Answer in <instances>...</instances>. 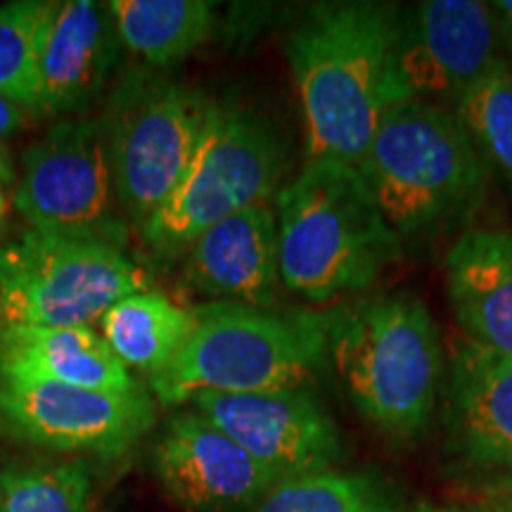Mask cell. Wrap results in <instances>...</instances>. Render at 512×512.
Segmentation results:
<instances>
[{
	"label": "cell",
	"instance_id": "6",
	"mask_svg": "<svg viewBox=\"0 0 512 512\" xmlns=\"http://www.w3.org/2000/svg\"><path fill=\"white\" fill-rule=\"evenodd\" d=\"M285 169L287 143L266 114L233 102H209L183 181L138 235L159 259H176L207 228L266 204Z\"/></svg>",
	"mask_w": 512,
	"mask_h": 512
},
{
	"label": "cell",
	"instance_id": "1",
	"mask_svg": "<svg viewBox=\"0 0 512 512\" xmlns=\"http://www.w3.org/2000/svg\"><path fill=\"white\" fill-rule=\"evenodd\" d=\"M401 24L394 3H320L287 36L311 162L354 169L361 162L384 114V79Z\"/></svg>",
	"mask_w": 512,
	"mask_h": 512
},
{
	"label": "cell",
	"instance_id": "21",
	"mask_svg": "<svg viewBox=\"0 0 512 512\" xmlns=\"http://www.w3.org/2000/svg\"><path fill=\"white\" fill-rule=\"evenodd\" d=\"M453 114L489 174L512 197V64L498 62L482 81L453 102Z\"/></svg>",
	"mask_w": 512,
	"mask_h": 512
},
{
	"label": "cell",
	"instance_id": "17",
	"mask_svg": "<svg viewBox=\"0 0 512 512\" xmlns=\"http://www.w3.org/2000/svg\"><path fill=\"white\" fill-rule=\"evenodd\" d=\"M446 290L475 347L512 358V230H467L448 249Z\"/></svg>",
	"mask_w": 512,
	"mask_h": 512
},
{
	"label": "cell",
	"instance_id": "16",
	"mask_svg": "<svg viewBox=\"0 0 512 512\" xmlns=\"http://www.w3.org/2000/svg\"><path fill=\"white\" fill-rule=\"evenodd\" d=\"M448 430L456 451L477 470L512 477V358L467 339L453 351Z\"/></svg>",
	"mask_w": 512,
	"mask_h": 512
},
{
	"label": "cell",
	"instance_id": "23",
	"mask_svg": "<svg viewBox=\"0 0 512 512\" xmlns=\"http://www.w3.org/2000/svg\"><path fill=\"white\" fill-rule=\"evenodd\" d=\"M0 512H93V479L74 463L8 465L0 470Z\"/></svg>",
	"mask_w": 512,
	"mask_h": 512
},
{
	"label": "cell",
	"instance_id": "24",
	"mask_svg": "<svg viewBox=\"0 0 512 512\" xmlns=\"http://www.w3.org/2000/svg\"><path fill=\"white\" fill-rule=\"evenodd\" d=\"M50 0H17L0 8V95L38 117L43 27Z\"/></svg>",
	"mask_w": 512,
	"mask_h": 512
},
{
	"label": "cell",
	"instance_id": "22",
	"mask_svg": "<svg viewBox=\"0 0 512 512\" xmlns=\"http://www.w3.org/2000/svg\"><path fill=\"white\" fill-rule=\"evenodd\" d=\"M254 512H394V503L375 477L320 470L278 482Z\"/></svg>",
	"mask_w": 512,
	"mask_h": 512
},
{
	"label": "cell",
	"instance_id": "19",
	"mask_svg": "<svg viewBox=\"0 0 512 512\" xmlns=\"http://www.w3.org/2000/svg\"><path fill=\"white\" fill-rule=\"evenodd\" d=\"M100 328L114 356L152 380L181 354L195 328V313L150 287L114 304L102 316Z\"/></svg>",
	"mask_w": 512,
	"mask_h": 512
},
{
	"label": "cell",
	"instance_id": "3",
	"mask_svg": "<svg viewBox=\"0 0 512 512\" xmlns=\"http://www.w3.org/2000/svg\"><path fill=\"white\" fill-rule=\"evenodd\" d=\"M280 280L313 304L366 292L401 254L354 166L311 162L278 192Z\"/></svg>",
	"mask_w": 512,
	"mask_h": 512
},
{
	"label": "cell",
	"instance_id": "13",
	"mask_svg": "<svg viewBox=\"0 0 512 512\" xmlns=\"http://www.w3.org/2000/svg\"><path fill=\"white\" fill-rule=\"evenodd\" d=\"M164 491L188 512H242L256 508L278 484L240 444L197 411L169 420L155 448Z\"/></svg>",
	"mask_w": 512,
	"mask_h": 512
},
{
	"label": "cell",
	"instance_id": "26",
	"mask_svg": "<svg viewBox=\"0 0 512 512\" xmlns=\"http://www.w3.org/2000/svg\"><path fill=\"white\" fill-rule=\"evenodd\" d=\"M494 5L498 19V34H501V50L505 60H512V0H498Z\"/></svg>",
	"mask_w": 512,
	"mask_h": 512
},
{
	"label": "cell",
	"instance_id": "28",
	"mask_svg": "<svg viewBox=\"0 0 512 512\" xmlns=\"http://www.w3.org/2000/svg\"><path fill=\"white\" fill-rule=\"evenodd\" d=\"M482 512H512V508L505 501H501V498H498L496 494L491 496V501L484 505V510Z\"/></svg>",
	"mask_w": 512,
	"mask_h": 512
},
{
	"label": "cell",
	"instance_id": "15",
	"mask_svg": "<svg viewBox=\"0 0 512 512\" xmlns=\"http://www.w3.org/2000/svg\"><path fill=\"white\" fill-rule=\"evenodd\" d=\"M183 278L216 302L273 306L280 285L275 211L256 204L204 230L185 252Z\"/></svg>",
	"mask_w": 512,
	"mask_h": 512
},
{
	"label": "cell",
	"instance_id": "4",
	"mask_svg": "<svg viewBox=\"0 0 512 512\" xmlns=\"http://www.w3.org/2000/svg\"><path fill=\"white\" fill-rule=\"evenodd\" d=\"M325 323L328 356L358 411L389 437H418L444 375L439 330L427 306L413 294H387L337 309Z\"/></svg>",
	"mask_w": 512,
	"mask_h": 512
},
{
	"label": "cell",
	"instance_id": "27",
	"mask_svg": "<svg viewBox=\"0 0 512 512\" xmlns=\"http://www.w3.org/2000/svg\"><path fill=\"white\" fill-rule=\"evenodd\" d=\"M15 181V169H12V162L8 157V150H5L3 143H0V183Z\"/></svg>",
	"mask_w": 512,
	"mask_h": 512
},
{
	"label": "cell",
	"instance_id": "8",
	"mask_svg": "<svg viewBox=\"0 0 512 512\" xmlns=\"http://www.w3.org/2000/svg\"><path fill=\"white\" fill-rule=\"evenodd\" d=\"M150 283L124 249L29 228L0 245V328H91Z\"/></svg>",
	"mask_w": 512,
	"mask_h": 512
},
{
	"label": "cell",
	"instance_id": "25",
	"mask_svg": "<svg viewBox=\"0 0 512 512\" xmlns=\"http://www.w3.org/2000/svg\"><path fill=\"white\" fill-rule=\"evenodd\" d=\"M29 117L31 114L27 110H22V107L5 98V95H0V143L5 138H10L12 133L22 131Z\"/></svg>",
	"mask_w": 512,
	"mask_h": 512
},
{
	"label": "cell",
	"instance_id": "29",
	"mask_svg": "<svg viewBox=\"0 0 512 512\" xmlns=\"http://www.w3.org/2000/svg\"><path fill=\"white\" fill-rule=\"evenodd\" d=\"M5 211H8V197H5V188L0 183V223L5 219Z\"/></svg>",
	"mask_w": 512,
	"mask_h": 512
},
{
	"label": "cell",
	"instance_id": "7",
	"mask_svg": "<svg viewBox=\"0 0 512 512\" xmlns=\"http://www.w3.org/2000/svg\"><path fill=\"white\" fill-rule=\"evenodd\" d=\"M209 100L150 67L126 72L100 114L119 204L140 230L174 195L197 143Z\"/></svg>",
	"mask_w": 512,
	"mask_h": 512
},
{
	"label": "cell",
	"instance_id": "9",
	"mask_svg": "<svg viewBox=\"0 0 512 512\" xmlns=\"http://www.w3.org/2000/svg\"><path fill=\"white\" fill-rule=\"evenodd\" d=\"M15 207L34 230L124 249L131 233L98 119H60L24 152Z\"/></svg>",
	"mask_w": 512,
	"mask_h": 512
},
{
	"label": "cell",
	"instance_id": "20",
	"mask_svg": "<svg viewBox=\"0 0 512 512\" xmlns=\"http://www.w3.org/2000/svg\"><path fill=\"white\" fill-rule=\"evenodd\" d=\"M105 5L121 46L150 69L185 60L216 27V5L207 0H112Z\"/></svg>",
	"mask_w": 512,
	"mask_h": 512
},
{
	"label": "cell",
	"instance_id": "2",
	"mask_svg": "<svg viewBox=\"0 0 512 512\" xmlns=\"http://www.w3.org/2000/svg\"><path fill=\"white\" fill-rule=\"evenodd\" d=\"M356 171L401 242L458 226L479 207L489 181L456 114L439 102L384 110Z\"/></svg>",
	"mask_w": 512,
	"mask_h": 512
},
{
	"label": "cell",
	"instance_id": "5",
	"mask_svg": "<svg viewBox=\"0 0 512 512\" xmlns=\"http://www.w3.org/2000/svg\"><path fill=\"white\" fill-rule=\"evenodd\" d=\"M192 313L195 328L181 354L150 380L162 406L200 394L306 389L328 356V323L316 313L278 316L233 302H209Z\"/></svg>",
	"mask_w": 512,
	"mask_h": 512
},
{
	"label": "cell",
	"instance_id": "14",
	"mask_svg": "<svg viewBox=\"0 0 512 512\" xmlns=\"http://www.w3.org/2000/svg\"><path fill=\"white\" fill-rule=\"evenodd\" d=\"M121 41L107 5L93 0H50L43 27L38 86V117H62L83 112L100 98Z\"/></svg>",
	"mask_w": 512,
	"mask_h": 512
},
{
	"label": "cell",
	"instance_id": "30",
	"mask_svg": "<svg viewBox=\"0 0 512 512\" xmlns=\"http://www.w3.org/2000/svg\"><path fill=\"white\" fill-rule=\"evenodd\" d=\"M420 512H441V510H430V508H422Z\"/></svg>",
	"mask_w": 512,
	"mask_h": 512
},
{
	"label": "cell",
	"instance_id": "11",
	"mask_svg": "<svg viewBox=\"0 0 512 512\" xmlns=\"http://www.w3.org/2000/svg\"><path fill=\"white\" fill-rule=\"evenodd\" d=\"M0 415L22 439L69 453L117 458L155 422L145 389L112 394L19 370H0Z\"/></svg>",
	"mask_w": 512,
	"mask_h": 512
},
{
	"label": "cell",
	"instance_id": "18",
	"mask_svg": "<svg viewBox=\"0 0 512 512\" xmlns=\"http://www.w3.org/2000/svg\"><path fill=\"white\" fill-rule=\"evenodd\" d=\"M0 370L112 394L140 392L131 370L93 328H0Z\"/></svg>",
	"mask_w": 512,
	"mask_h": 512
},
{
	"label": "cell",
	"instance_id": "10",
	"mask_svg": "<svg viewBox=\"0 0 512 512\" xmlns=\"http://www.w3.org/2000/svg\"><path fill=\"white\" fill-rule=\"evenodd\" d=\"M494 5L427 0L403 19L384 79V110L403 102H456L503 62Z\"/></svg>",
	"mask_w": 512,
	"mask_h": 512
},
{
	"label": "cell",
	"instance_id": "12",
	"mask_svg": "<svg viewBox=\"0 0 512 512\" xmlns=\"http://www.w3.org/2000/svg\"><path fill=\"white\" fill-rule=\"evenodd\" d=\"M192 408L278 482L328 470L342 448L335 422L306 389L200 394L192 399Z\"/></svg>",
	"mask_w": 512,
	"mask_h": 512
}]
</instances>
